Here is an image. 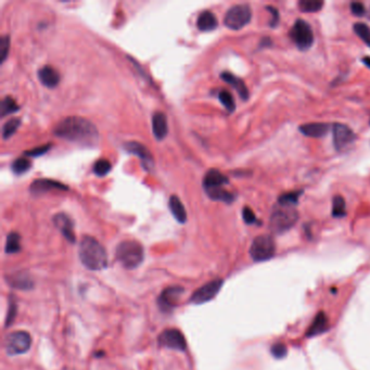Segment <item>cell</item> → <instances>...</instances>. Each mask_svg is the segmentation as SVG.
<instances>
[{
    "instance_id": "6da1fadb",
    "label": "cell",
    "mask_w": 370,
    "mask_h": 370,
    "mask_svg": "<svg viewBox=\"0 0 370 370\" xmlns=\"http://www.w3.org/2000/svg\"><path fill=\"white\" fill-rule=\"evenodd\" d=\"M55 135L68 142L86 147H95L99 142V131L89 121L80 116H69L59 122Z\"/></svg>"
},
{
    "instance_id": "7a4b0ae2",
    "label": "cell",
    "mask_w": 370,
    "mask_h": 370,
    "mask_svg": "<svg viewBox=\"0 0 370 370\" xmlns=\"http://www.w3.org/2000/svg\"><path fill=\"white\" fill-rule=\"evenodd\" d=\"M79 260L86 268L102 270L108 266V254L102 244L90 236H85L79 242Z\"/></svg>"
},
{
    "instance_id": "3957f363",
    "label": "cell",
    "mask_w": 370,
    "mask_h": 370,
    "mask_svg": "<svg viewBox=\"0 0 370 370\" xmlns=\"http://www.w3.org/2000/svg\"><path fill=\"white\" fill-rule=\"evenodd\" d=\"M117 262L127 269L137 268L145 258V251L142 244L135 240L122 241L115 250Z\"/></svg>"
},
{
    "instance_id": "277c9868",
    "label": "cell",
    "mask_w": 370,
    "mask_h": 370,
    "mask_svg": "<svg viewBox=\"0 0 370 370\" xmlns=\"http://www.w3.org/2000/svg\"><path fill=\"white\" fill-rule=\"evenodd\" d=\"M299 219V213L293 206L278 204L269 219V227L271 232L276 234H283L291 229Z\"/></svg>"
},
{
    "instance_id": "5b68a950",
    "label": "cell",
    "mask_w": 370,
    "mask_h": 370,
    "mask_svg": "<svg viewBox=\"0 0 370 370\" xmlns=\"http://www.w3.org/2000/svg\"><path fill=\"white\" fill-rule=\"evenodd\" d=\"M276 244L269 235H261L253 240L250 248V255L255 262L268 261L275 255Z\"/></svg>"
},
{
    "instance_id": "8992f818",
    "label": "cell",
    "mask_w": 370,
    "mask_h": 370,
    "mask_svg": "<svg viewBox=\"0 0 370 370\" xmlns=\"http://www.w3.org/2000/svg\"><path fill=\"white\" fill-rule=\"evenodd\" d=\"M251 18L252 11L249 5H236L225 14L224 23L228 28L238 31L250 23Z\"/></svg>"
},
{
    "instance_id": "52a82bcc",
    "label": "cell",
    "mask_w": 370,
    "mask_h": 370,
    "mask_svg": "<svg viewBox=\"0 0 370 370\" xmlns=\"http://www.w3.org/2000/svg\"><path fill=\"white\" fill-rule=\"evenodd\" d=\"M290 37L295 45L302 51L312 47L314 42V33L310 25L304 20H297L290 31Z\"/></svg>"
},
{
    "instance_id": "ba28073f",
    "label": "cell",
    "mask_w": 370,
    "mask_h": 370,
    "mask_svg": "<svg viewBox=\"0 0 370 370\" xmlns=\"http://www.w3.org/2000/svg\"><path fill=\"white\" fill-rule=\"evenodd\" d=\"M32 345V337L26 331H14L6 338V351L11 356L26 353Z\"/></svg>"
},
{
    "instance_id": "9c48e42d",
    "label": "cell",
    "mask_w": 370,
    "mask_h": 370,
    "mask_svg": "<svg viewBox=\"0 0 370 370\" xmlns=\"http://www.w3.org/2000/svg\"><path fill=\"white\" fill-rule=\"evenodd\" d=\"M159 344L166 349H171L179 352H184L187 349V341L183 334L175 328L165 329L159 336Z\"/></svg>"
},
{
    "instance_id": "30bf717a",
    "label": "cell",
    "mask_w": 370,
    "mask_h": 370,
    "mask_svg": "<svg viewBox=\"0 0 370 370\" xmlns=\"http://www.w3.org/2000/svg\"><path fill=\"white\" fill-rule=\"evenodd\" d=\"M224 285V280L223 279H215L212 280L210 283H208L206 285H204L203 287L198 289L190 299V302L192 304H203V303H206L211 301L212 299H214L217 295V293L219 292V290L221 289V287Z\"/></svg>"
},
{
    "instance_id": "8fae6325",
    "label": "cell",
    "mask_w": 370,
    "mask_h": 370,
    "mask_svg": "<svg viewBox=\"0 0 370 370\" xmlns=\"http://www.w3.org/2000/svg\"><path fill=\"white\" fill-rule=\"evenodd\" d=\"M334 131V145L338 151H344L350 148L356 140L354 131L344 124L336 123L332 127Z\"/></svg>"
},
{
    "instance_id": "7c38bea8",
    "label": "cell",
    "mask_w": 370,
    "mask_h": 370,
    "mask_svg": "<svg viewBox=\"0 0 370 370\" xmlns=\"http://www.w3.org/2000/svg\"><path fill=\"white\" fill-rule=\"evenodd\" d=\"M183 293V288L178 286L168 287L163 291L159 298V306L163 312H168L172 310L176 305L178 304L181 294Z\"/></svg>"
},
{
    "instance_id": "4fadbf2b",
    "label": "cell",
    "mask_w": 370,
    "mask_h": 370,
    "mask_svg": "<svg viewBox=\"0 0 370 370\" xmlns=\"http://www.w3.org/2000/svg\"><path fill=\"white\" fill-rule=\"evenodd\" d=\"M53 221L55 226L65 237L66 240L72 243L76 241L75 233H74V223L69 215L64 213H58L54 216Z\"/></svg>"
},
{
    "instance_id": "5bb4252c",
    "label": "cell",
    "mask_w": 370,
    "mask_h": 370,
    "mask_svg": "<svg viewBox=\"0 0 370 370\" xmlns=\"http://www.w3.org/2000/svg\"><path fill=\"white\" fill-rule=\"evenodd\" d=\"M124 149L126 150L128 153L135 154L138 158H140L144 166H146L147 169H150L151 167H153L154 161L152 158V154L150 153L149 150L147 149V147H145L143 144H139L137 142L125 143Z\"/></svg>"
},
{
    "instance_id": "9a60e30c",
    "label": "cell",
    "mask_w": 370,
    "mask_h": 370,
    "mask_svg": "<svg viewBox=\"0 0 370 370\" xmlns=\"http://www.w3.org/2000/svg\"><path fill=\"white\" fill-rule=\"evenodd\" d=\"M68 190L69 187L66 184L57 181V180H53V179H36L32 182L31 187H29V190L33 195H40V194H45V192H48L50 190Z\"/></svg>"
},
{
    "instance_id": "2e32d148",
    "label": "cell",
    "mask_w": 370,
    "mask_h": 370,
    "mask_svg": "<svg viewBox=\"0 0 370 370\" xmlns=\"http://www.w3.org/2000/svg\"><path fill=\"white\" fill-rule=\"evenodd\" d=\"M229 182V179L227 177L220 173L218 169L211 168L206 172L204 178H203V187L205 190H210L214 188H219L223 187L224 184H227Z\"/></svg>"
},
{
    "instance_id": "e0dca14e",
    "label": "cell",
    "mask_w": 370,
    "mask_h": 370,
    "mask_svg": "<svg viewBox=\"0 0 370 370\" xmlns=\"http://www.w3.org/2000/svg\"><path fill=\"white\" fill-rule=\"evenodd\" d=\"M38 78L40 83L48 88H55L60 83V74L50 65H45L39 69Z\"/></svg>"
},
{
    "instance_id": "ac0fdd59",
    "label": "cell",
    "mask_w": 370,
    "mask_h": 370,
    "mask_svg": "<svg viewBox=\"0 0 370 370\" xmlns=\"http://www.w3.org/2000/svg\"><path fill=\"white\" fill-rule=\"evenodd\" d=\"M152 131L158 140H163L168 132V124L166 115L162 112H155L152 116Z\"/></svg>"
},
{
    "instance_id": "d6986e66",
    "label": "cell",
    "mask_w": 370,
    "mask_h": 370,
    "mask_svg": "<svg viewBox=\"0 0 370 370\" xmlns=\"http://www.w3.org/2000/svg\"><path fill=\"white\" fill-rule=\"evenodd\" d=\"M220 78L223 79L224 81H226L227 84L232 85L235 88V89L237 90V92L239 94L240 98L242 100H248V98H249L248 87H247L246 83H244V81L241 78L237 77L230 72H223L220 74Z\"/></svg>"
},
{
    "instance_id": "ffe728a7",
    "label": "cell",
    "mask_w": 370,
    "mask_h": 370,
    "mask_svg": "<svg viewBox=\"0 0 370 370\" xmlns=\"http://www.w3.org/2000/svg\"><path fill=\"white\" fill-rule=\"evenodd\" d=\"M330 126L326 123H308L301 125L299 127V130L302 132L303 135L312 138H320L325 135H327L329 131Z\"/></svg>"
},
{
    "instance_id": "44dd1931",
    "label": "cell",
    "mask_w": 370,
    "mask_h": 370,
    "mask_svg": "<svg viewBox=\"0 0 370 370\" xmlns=\"http://www.w3.org/2000/svg\"><path fill=\"white\" fill-rule=\"evenodd\" d=\"M218 25L217 19L212 11L205 10L200 13V16L197 20V26L202 32H210L215 29Z\"/></svg>"
},
{
    "instance_id": "7402d4cb",
    "label": "cell",
    "mask_w": 370,
    "mask_h": 370,
    "mask_svg": "<svg viewBox=\"0 0 370 370\" xmlns=\"http://www.w3.org/2000/svg\"><path fill=\"white\" fill-rule=\"evenodd\" d=\"M168 208H169V211H171V213H172V215L175 217V219L177 221H178V223H180V224L186 223L187 212L178 197L175 195L171 196V198H169V201H168Z\"/></svg>"
},
{
    "instance_id": "603a6c76",
    "label": "cell",
    "mask_w": 370,
    "mask_h": 370,
    "mask_svg": "<svg viewBox=\"0 0 370 370\" xmlns=\"http://www.w3.org/2000/svg\"><path fill=\"white\" fill-rule=\"evenodd\" d=\"M328 326H329V320H328L327 315H326L323 312L318 313L307 331V337H316V336L321 335L322 332H325L328 329Z\"/></svg>"
},
{
    "instance_id": "cb8c5ba5",
    "label": "cell",
    "mask_w": 370,
    "mask_h": 370,
    "mask_svg": "<svg viewBox=\"0 0 370 370\" xmlns=\"http://www.w3.org/2000/svg\"><path fill=\"white\" fill-rule=\"evenodd\" d=\"M8 284L20 290H31L34 287V281L27 273H17L10 277Z\"/></svg>"
},
{
    "instance_id": "d4e9b609",
    "label": "cell",
    "mask_w": 370,
    "mask_h": 370,
    "mask_svg": "<svg viewBox=\"0 0 370 370\" xmlns=\"http://www.w3.org/2000/svg\"><path fill=\"white\" fill-rule=\"evenodd\" d=\"M205 191H206V194H208V196L212 200H215V201H221L225 203H232L235 201V195H233L232 192L225 190L223 187L214 188V189L205 190Z\"/></svg>"
},
{
    "instance_id": "484cf974",
    "label": "cell",
    "mask_w": 370,
    "mask_h": 370,
    "mask_svg": "<svg viewBox=\"0 0 370 370\" xmlns=\"http://www.w3.org/2000/svg\"><path fill=\"white\" fill-rule=\"evenodd\" d=\"M21 250V237L17 233H11L7 237L5 251L7 254L18 253Z\"/></svg>"
},
{
    "instance_id": "4316f807",
    "label": "cell",
    "mask_w": 370,
    "mask_h": 370,
    "mask_svg": "<svg viewBox=\"0 0 370 370\" xmlns=\"http://www.w3.org/2000/svg\"><path fill=\"white\" fill-rule=\"evenodd\" d=\"M20 107L18 106V103L16 102L12 97L10 96H7L5 97L0 103V113H2V117H5L6 115L11 114L13 112H17L19 111Z\"/></svg>"
},
{
    "instance_id": "83f0119b",
    "label": "cell",
    "mask_w": 370,
    "mask_h": 370,
    "mask_svg": "<svg viewBox=\"0 0 370 370\" xmlns=\"http://www.w3.org/2000/svg\"><path fill=\"white\" fill-rule=\"evenodd\" d=\"M346 215L345 200L341 196H336L332 200V216L341 218Z\"/></svg>"
},
{
    "instance_id": "f1b7e54d",
    "label": "cell",
    "mask_w": 370,
    "mask_h": 370,
    "mask_svg": "<svg viewBox=\"0 0 370 370\" xmlns=\"http://www.w3.org/2000/svg\"><path fill=\"white\" fill-rule=\"evenodd\" d=\"M302 195V191H291L287 192V194L281 195L278 199V204L294 206L299 203V198Z\"/></svg>"
},
{
    "instance_id": "f546056e",
    "label": "cell",
    "mask_w": 370,
    "mask_h": 370,
    "mask_svg": "<svg viewBox=\"0 0 370 370\" xmlns=\"http://www.w3.org/2000/svg\"><path fill=\"white\" fill-rule=\"evenodd\" d=\"M31 167H32V163H31V161H29V160H28L27 158H25V157H22V158L17 159L16 161H14V162L12 163V165H11L12 172H13L14 174H17V175H22V174H24V173H25V172H27L28 169L31 168Z\"/></svg>"
},
{
    "instance_id": "4dcf8cb0",
    "label": "cell",
    "mask_w": 370,
    "mask_h": 370,
    "mask_svg": "<svg viewBox=\"0 0 370 370\" xmlns=\"http://www.w3.org/2000/svg\"><path fill=\"white\" fill-rule=\"evenodd\" d=\"M323 6V2H318V0H301L299 3L300 10L302 12L313 13L319 11Z\"/></svg>"
},
{
    "instance_id": "1f68e13d",
    "label": "cell",
    "mask_w": 370,
    "mask_h": 370,
    "mask_svg": "<svg viewBox=\"0 0 370 370\" xmlns=\"http://www.w3.org/2000/svg\"><path fill=\"white\" fill-rule=\"evenodd\" d=\"M21 125V118H11L3 126V138L8 139L16 134V131Z\"/></svg>"
},
{
    "instance_id": "d6a6232c",
    "label": "cell",
    "mask_w": 370,
    "mask_h": 370,
    "mask_svg": "<svg viewBox=\"0 0 370 370\" xmlns=\"http://www.w3.org/2000/svg\"><path fill=\"white\" fill-rule=\"evenodd\" d=\"M218 99L220 101L221 105H223L226 110L228 111V112H234V111L236 110V102H235V99L233 97V95L229 92L228 90H220L218 92Z\"/></svg>"
},
{
    "instance_id": "836d02e7",
    "label": "cell",
    "mask_w": 370,
    "mask_h": 370,
    "mask_svg": "<svg viewBox=\"0 0 370 370\" xmlns=\"http://www.w3.org/2000/svg\"><path fill=\"white\" fill-rule=\"evenodd\" d=\"M111 169H112V164L107 159H99L94 165V173L100 177L108 175Z\"/></svg>"
},
{
    "instance_id": "e575fe53",
    "label": "cell",
    "mask_w": 370,
    "mask_h": 370,
    "mask_svg": "<svg viewBox=\"0 0 370 370\" xmlns=\"http://www.w3.org/2000/svg\"><path fill=\"white\" fill-rule=\"evenodd\" d=\"M354 32L362 41H365L367 46L370 47V27L364 23L354 24Z\"/></svg>"
},
{
    "instance_id": "d590c367",
    "label": "cell",
    "mask_w": 370,
    "mask_h": 370,
    "mask_svg": "<svg viewBox=\"0 0 370 370\" xmlns=\"http://www.w3.org/2000/svg\"><path fill=\"white\" fill-rule=\"evenodd\" d=\"M10 49V36L4 35L0 38V62L4 63L9 55Z\"/></svg>"
},
{
    "instance_id": "8d00e7d4",
    "label": "cell",
    "mask_w": 370,
    "mask_h": 370,
    "mask_svg": "<svg viewBox=\"0 0 370 370\" xmlns=\"http://www.w3.org/2000/svg\"><path fill=\"white\" fill-rule=\"evenodd\" d=\"M270 352H271L273 357H276L277 359H280V358H284L286 356L287 353H288V349H287V346L284 343L278 342V343L273 344L271 346Z\"/></svg>"
},
{
    "instance_id": "74e56055",
    "label": "cell",
    "mask_w": 370,
    "mask_h": 370,
    "mask_svg": "<svg viewBox=\"0 0 370 370\" xmlns=\"http://www.w3.org/2000/svg\"><path fill=\"white\" fill-rule=\"evenodd\" d=\"M242 217H243V220L246 221L247 224H255L256 223V216L254 212L251 210L250 208H248V206H246V208H243L242 210Z\"/></svg>"
},
{
    "instance_id": "f35d334b",
    "label": "cell",
    "mask_w": 370,
    "mask_h": 370,
    "mask_svg": "<svg viewBox=\"0 0 370 370\" xmlns=\"http://www.w3.org/2000/svg\"><path fill=\"white\" fill-rule=\"evenodd\" d=\"M50 147H51V145L48 144V145H45V146L34 148L33 150L26 151L25 155H28V157H40L41 154H45L50 149Z\"/></svg>"
},
{
    "instance_id": "ab89813d",
    "label": "cell",
    "mask_w": 370,
    "mask_h": 370,
    "mask_svg": "<svg viewBox=\"0 0 370 370\" xmlns=\"http://www.w3.org/2000/svg\"><path fill=\"white\" fill-rule=\"evenodd\" d=\"M351 12L356 17H362L366 12L365 6L361 3H352L351 4Z\"/></svg>"
},
{
    "instance_id": "60d3db41",
    "label": "cell",
    "mask_w": 370,
    "mask_h": 370,
    "mask_svg": "<svg viewBox=\"0 0 370 370\" xmlns=\"http://www.w3.org/2000/svg\"><path fill=\"white\" fill-rule=\"evenodd\" d=\"M266 9H267L271 14V20L269 22V25L271 27H276L277 24L279 23V12H278V10L276 8H273V7H270V6L266 7Z\"/></svg>"
},
{
    "instance_id": "b9f144b4",
    "label": "cell",
    "mask_w": 370,
    "mask_h": 370,
    "mask_svg": "<svg viewBox=\"0 0 370 370\" xmlns=\"http://www.w3.org/2000/svg\"><path fill=\"white\" fill-rule=\"evenodd\" d=\"M16 314H17V306H16V304H14V303L11 301V303H10V309H9V314H8V316H7V321H6V326H8V325H10L12 321H13V319H14V317H16Z\"/></svg>"
},
{
    "instance_id": "7bdbcfd3",
    "label": "cell",
    "mask_w": 370,
    "mask_h": 370,
    "mask_svg": "<svg viewBox=\"0 0 370 370\" xmlns=\"http://www.w3.org/2000/svg\"><path fill=\"white\" fill-rule=\"evenodd\" d=\"M260 46L262 47V48H266V47H270V46H272V41H271V39L269 38V37H265V38H263L262 40H261V42H260Z\"/></svg>"
},
{
    "instance_id": "ee69618b",
    "label": "cell",
    "mask_w": 370,
    "mask_h": 370,
    "mask_svg": "<svg viewBox=\"0 0 370 370\" xmlns=\"http://www.w3.org/2000/svg\"><path fill=\"white\" fill-rule=\"evenodd\" d=\"M362 62H364V64L366 65V66H368V68L370 69V57H365V58H362V60H361Z\"/></svg>"
}]
</instances>
